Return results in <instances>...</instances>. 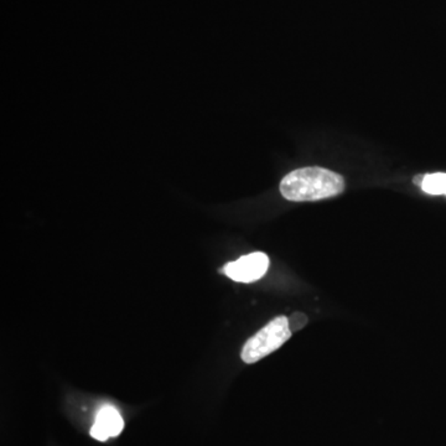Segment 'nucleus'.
Segmentation results:
<instances>
[{
	"label": "nucleus",
	"mask_w": 446,
	"mask_h": 446,
	"mask_svg": "<svg viewBox=\"0 0 446 446\" xmlns=\"http://www.w3.org/2000/svg\"><path fill=\"white\" fill-rule=\"evenodd\" d=\"M344 180L323 167H301L288 174L280 183V194L294 202L319 201L342 194Z\"/></svg>",
	"instance_id": "obj_1"
},
{
	"label": "nucleus",
	"mask_w": 446,
	"mask_h": 446,
	"mask_svg": "<svg viewBox=\"0 0 446 446\" xmlns=\"http://www.w3.org/2000/svg\"><path fill=\"white\" fill-rule=\"evenodd\" d=\"M291 333L288 317H275L244 344L241 354L243 362L256 363L267 357L291 339Z\"/></svg>",
	"instance_id": "obj_2"
},
{
	"label": "nucleus",
	"mask_w": 446,
	"mask_h": 446,
	"mask_svg": "<svg viewBox=\"0 0 446 446\" xmlns=\"http://www.w3.org/2000/svg\"><path fill=\"white\" fill-rule=\"evenodd\" d=\"M268 267V256L265 253L256 252L227 263L221 272L235 281L252 283L260 279L267 273Z\"/></svg>",
	"instance_id": "obj_3"
},
{
	"label": "nucleus",
	"mask_w": 446,
	"mask_h": 446,
	"mask_svg": "<svg viewBox=\"0 0 446 446\" xmlns=\"http://www.w3.org/2000/svg\"><path fill=\"white\" fill-rule=\"evenodd\" d=\"M124 428L122 415L112 405H104L96 415V421L91 428V436L98 441L118 436Z\"/></svg>",
	"instance_id": "obj_4"
},
{
	"label": "nucleus",
	"mask_w": 446,
	"mask_h": 446,
	"mask_svg": "<svg viewBox=\"0 0 446 446\" xmlns=\"http://www.w3.org/2000/svg\"><path fill=\"white\" fill-rule=\"evenodd\" d=\"M421 190L426 194L445 195L446 196V174L438 172V174L425 175Z\"/></svg>",
	"instance_id": "obj_5"
},
{
	"label": "nucleus",
	"mask_w": 446,
	"mask_h": 446,
	"mask_svg": "<svg viewBox=\"0 0 446 446\" xmlns=\"http://www.w3.org/2000/svg\"><path fill=\"white\" fill-rule=\"evenodd\" d=\"M288 323H289L291 333H296L307 325V315H304L302 312H294L291 317H288Z\"/></svg>",
	"instance_id": "obj_6"
},
{
	"label": "nucleus",
	"mask_w": 446,
	"mask_h": 446,
	"mask_svg": "<svg viewBox=\"0 0 446 446\" xmlns=\"http://www.w3.org/2000/svg\"><path fill=\"white\" fill-rule=\"evenodd\" d=\"M424 179L425 175H417V176L413 179V183L421 188V185H423V183H424Z\"/></svg>",
	"instance_id": "obj_7"
}]
</instances>
